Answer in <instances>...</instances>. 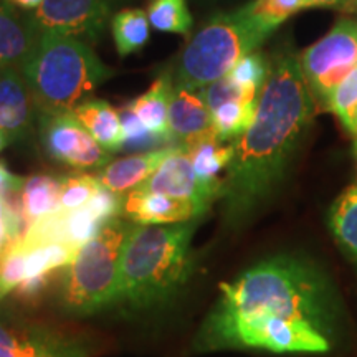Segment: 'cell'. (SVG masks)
<instances>
[{"mask_svg": "<svg viewBox=\"0 0 357 357\" xmlns=\"http://www.w3.org/2000/svg\"><path fill=\"white\" fill-rule=\"evenodd\" d=\"M316 102L300 56L284 53L270 66L253 123L238 139L222 178L223 223L238 229L273 195L314 116Z\"/></svg>", "mask_w": 357, "mask_h": 357, "instance_id": "obj_1", "label": "cell"}, {"mask_svg": "<svg viewBox=\"0 0 357 357\" xmlns=\"http://www.w3.org/2000/svg\"><path fill=\"white\" fill-rule=\"evenodd\" d=\"M270 321H301L336 331V306L328 280L311 263L278 255L257 263L230 283L205 318L195 347L227 349L235 334Z\"/></svg>", "mask_w": 357, "mask_h": 357, "instance_id": "obj_2", "label": "cell"}, {"mask_svg": "<svg viewBox=\"0 0 357 357\" xmlns=\"http://www.w3.org/2000/svg\"><path fill=\"white\" fill-rule=\"evenodd\" d=\"M197 222L134 223L124 245L118 301L146 310L171 300L194 271L190 252Z\"/></svg>", "mask_w": 357, "mask_h": 357, "instance_id": "obj_3", "label": "cell"}, {"mask_svg": "<svg viewBox=\"0 0 357 357\" xmlns=\"http://www.w3.org/2000/svg\"><path fill=\"white\" fill-rule=\"evenodd\" d=\"M114 73L88 42L60 33L42 35L22 68L40 111H71Z\"/></svg>", "mask_w": 357, "mask_h": 357, "instance_id": "obj_4", "label": "cell"}, {"mask_svg": "<svg viewBox=\"0 0 357 357\" xmlns=\"http://www.w3.org/2000/svg\"><path fill=\"white\" fill-rule=\"evenodd\" d=\"M270 33L245 7L230 13H218L192 35L181 52L174 83L197 89L205 88L229 75Z\"/></svg>", "mask_w": 357, "mask_h": 357, "instance_id": "obj_5", "label": "cell"}, {"mask_svg": "<svg viewBox=\"0 0 357 357\" xmlns=\"http://www.w3.org/2000/svg\"><path fill=\"white\" fill-rule=\"evenodd\" d=\"M132 227V222L113 218L78 250L63 287L68 310L86 314L118 303L121 258Z\"/></svg>", "mask_w": 357, "mask_h": 357, "instance_id": "obj_6", "label": "cell"}, {"mask_svg": "<svg viewBox=\"0 0 357 357\" xmlns=\"http://www.w3.org/2000/svg\"><path fill=\"white\" fill-rule=\"evenodd\" d=\"M312 100L326 109L333 93L357 66V24L342 20L300 56Z\"/></svg>", "mask_w": 357, "mask_h": 357, "instance_id": "obj_7", "label": "cell"}, {"mask_svg": "<svg viewBox=\"0 0 357 357\" xmlns=\"http://www.w3.org/2000/svg\"><path fill=\"white\" fill-rule=\"evenodd\" d=\"M38 139L45 154L60 164L79 169H102L109 153L98 144L71 111H40Z\"/></svg>", "mask_w": 357, "mask_h": 357, "instance_id": "obj_8", "label": "cell"}, {"mask_svg": "<svg viewBox=\"0 0 357 357\" xmlns=\"http://www.w3.org/2000/svg\"><path fill=\"white\" fill-rule=\"evenodd\" d=\"M29 13L30 24L40 37L60 33L100 42L111 19L109 0H43L37 10Z\"/></svg>", "mask_w": 357, "mask_h": 357, "instance_id": "obj_9", "label": "cell"}, {"mask_svg": "<svg viewBox=\"0 0 357 357\" xmlns=\"http://www.w3.org/2000/svg\"><path fill=\"white\" fill-rule=\"evenodd\" d=\"M139 189L158 192L169 197L187 200L205 213L215 200L220 199V181H204L195 172L194 164L184 147H177L169 158L160 164L158 171L151 176Z\"/></svg>", "mask_w": 357, "mask_h": 357, "instance_id": "obj_10", "label": "cell"}, {"mask_svg": "<svg viewBox=\"0 0 357 357\" xmlns=\"http://www.w3.org/2000/svg\"><path fill=\"white\" fill-rule=\"evenodd\" d=\"M40 108L24 75L17 68L0 73V131L10 142L24 141L38 124Z\"/></svg>", "mask_w": 357, "mask_h": 357, "instance_id": "obj_11", "label": "cell"}, {"mask_svg": "<svg viewBox=\"0 0 357 357\" xmlns=\"http://www.w3.org/2000/svg\"><path fill=\"white\" fill-rule=\"evenodd\" d=\"M169 131L178 147L215 132L212 111L204 100L202 89L174 83L169 106Z\"/></svg>", "mask_w": 357, "mask_h": 357, "instance_id": "obj_12", "label": "cell"}, {"mask_svg": "<svg viewBox=\"0 0 357 357\" xmlns=\"http://www.w3.org/2000/svg\"><path fill=\"white\" fill-rule=\"evenodd\" d=\"M123 215L139 225H166V223L197 220L204 213L187 200L174 199L137 187L124 195Z\"/></svg>", "mask_w": 357, "mask_h": 357, "instance_id": "obj_13", "label": "cell"}, {"mask_svg": "<svg viewBox=\"0 0 357 357\" xmlns=\"http://www.w3.org/2000/svg\"><path fill=\"white\" fill-rule=\"evenodd\" d=\"M38 42L40 35L30 24L29 13H20L19 8L0 0V65L22 71Z\"/></svg>", "mask_w": 357, "mask_h": 357, "instance_id": "obj_14", "label": "cell"}, {"mask_svg": "<svg viewBox=\"0 0 357 357\" xmlns=\"http://www.w3.org/2000/svg\"><path fill=\"white\" fill-rule=\"evenodd\" d=\"M176 149L177 147H160V149L111 160L101 169L98 178H100L101 185L108 190L126 195L128 192L144 184Z\"/></svg>", "mask_w": 357, "mask_h": 357, "instance_id": "obj_15", "label": "cell"}, {"mask_svg": "<svg viewBox=\"0 0 357 357\" xmlns=\"http://www.w3.org/2000/svg\"><path fill=\"white\" fill-rule=\"evenodd\" d=\"M71 113L78 118V121L88 129V132L95 137L98 144L108 153H116L123 149L124 132L119 119L118 109H114L108 101L98 98H86L78 102Z\"/></svg>", "mask_w": 357, "mask_h": 357, "instance_id": "obj_16", "label": "cell"}, {"mask_svg": "<svg viewBox=\"0 0 357 357\" xmlns=\"http://www.w3.org/2000/svg\"><path fill=\"white\" fill-rule=\"evenodd\" d=\"M172 91L174 75L164 73L151 84L144 95L129 102V106L134 109L142 124L149 131L160 134V136H171V131H169V106H171Z\"/></svg>", "mask_w": 357, "mask_h": 357, "instance_id": "obj_17", "label": "cell"}, {"mask_svg": "<svg viewBox=\"0 0 357 357\" xmlns=\"http://www.w3.org/2000/svg\"><path fill=\"white\" fill-rule=\"evenodd\" d=\"M184 151L189 154L197 176L204 181L213 182L220 181L218 174L229 167L234 158L235 146L234 142L220 141L215 132H211L185 144Z\"/></svg>", "mask_w": 357, "mask_h": 357, "instance_id": "obj_18", "label": "cell"}, {"mask_svg": "<svg viewBox=\"0 0 357 357\" xmlns=\"http://www.w3.org/2000/svg\"><path fill=\"white\" fill-rule=\"evenodd\" d=\"M61 178L52 176H32L25 178L20 189V204L30 223L60 211Z\"/></svg>", "mask_w": 357, "mask_h": 357, "instance_id": "obj_19", "label": "cell"}, {"mask_svg": "<svg viewBox=\"0 0 357 357\" xmlns=\"http://www.w3.org/2000/svg\"><path fill=\"white\" fill-rule=\"evenodd\" d=\"M329 227L342 252L357 265V184H352L334 200Z\"/></svg>", "mask_w": 357, "mask_h": 357, "instance_id": "obj_20", "label": "cell"}, {"mask_svg": "<svg viewBox=\"0 0 357 357\" xmlns=\"http://www.w3.org/2000/svg\"><path fill=\"white\" fill-rule=\"evenodd\" d=\"M111 32L119 56L141 52L151 38V24L141 8H124L111 19Z\"/></svg>", "mask_w": 357, "mask_h": 357, "instance_id": "obj_21", "label": "cell"}, {"mask_svg": "<svg viewBox=\"0 0 357 357\" xmlns=\"http://www.w3.org/2000/svg\"><path fill=\"white\" fill-rule=\"evenodd\" d=\"M257 106L258 100H236L213 109V128H215L218 139L223 142L238 139L253 123Z\"/></svg>", "mask_w": 357, "mask_h": 357, "instance_id": "obj_22", "label": "cell"}, {"mask_svg": "<svg viewBox=\"0 0 357 357\" xmlns=\"http://www.w3.org/2000/svg\"><path fill=\"white\" fill-rule=\"evenodd\" d=\"M146 13L151 26L159 32L189 35L194 26L185 0H151Z\"/></svg>", "mask_w": 357, "mask_h": 357, "instance_id": "obj_23", "label": "cell"}, {"mask_svg": "<svg viewBox=\"0 0 357 357\" xmlns=\"http://www.w3.org/2000/svg\"><path fill=\"white\" fill-rule=\"evenodd\" d=\"M24 247V245H22ZM25 248V247H24ZM25 280L52 273L56 268L70 265L78 250L68 243H47L33 248H25Z\"/></svg>", "mask_w": 357, "mask_h": 357, "instance_id": "obj_24", "label": "cell"}, {"mask_svg": "<svg viewBox=\"0 0 357 357\" xmlns=\"http://www.w3.org/2000/svg\"><path fill=\"white\" fill-rule=\"evenodd\" d=\"M118 113L124 132L123 149L144 151V153H147V151H154V147H159L160 149V146L176 147L169 146L174 144V139L171 136H160V134L149 131L129 105H124L123 108H119Z\"/></svg>", "mask_w": 357, "mask_h": 357, "instance_id": "obj_25", "label": "cell"}, {"mask_svg": "<svg viewBox=\"0 0 357 357\" xmlns=\"http://www.w3.org/2000/svg\"><path fill=\"white\" fill-rule=\"evenodd\" d=\"M245 8L263 29L273 32L284 20L306 7L305 0H253Z\"/></svg>", "mask_w": 357, "mask_h": 357, "instance_id": "obj_26", "label": "cell"}, {"mask_svg": "<svg viewBox=\"0 0 357 357\" xmlns=\"http://www.w3.org/2000/svg\"><path fill=\"white\" fill-rule=\"evenodd\" d=\"M100 178L89 174H75L61 178L60 211L71 212L86 205L101 189Z\"/></svg>", "mask_w": 357, "mask_h": 357, "instance_id": "obj_27", "label": "cell"}, {"mask_svg": "<svg viewBox=\"0 0 357 357\" xmlns=\"http://www.w3.org/2000/svg\"><path fill=\"white\" fill-rule=\"evenodd\" d=\"M26 250L20 240L13 242L0 253V300L19 288L25 280Z\"/></svg>", "mask_w": 357, "mask_h": 357, "instance_id": "obj_28", "label": "cell"}, {"mask_svg": "<svg viewBox=\"0 0 357 357\" xmlns=\"http://www.w3.org/2000/svg\"><path fill=\"white\" fill-rule=\"evenodd\" d=\"M202 89L204 100L211 111L217 109L218 106L225 105V102L236 101V100H258L260 98L261 89H257L253 86H243V84L236 83L234 78L229 75L222 77L217 82L207 84Z\"/></svg>", "mask_w": 357, "mask_h": 357, "instance_id": "obj_29", "label": "cell"}, {"mask_svg": "<svg viewBox=\"0 0 357 357\" xmlns=\"http://www.w3.org/2000/svg\"><path fill=\"white\" fill-rule=\"evenodd\" d=\"M101 220H98L89 208L83 207L77 211L65 212V240L66 243L79 250L84 243H88L98 231L102 229Z\"/></svg>", "mask_w": 357, "mask_h": 357, "instance_id": "obj_30", "label": "cell"}, {"mask_svg": "<svg viewBox=\"0 0 357 357\" xmlns=\"http://www.w3.org/2000/svg\"><path fill=\"white\" fill-rule=\"evenodd\" d=\"M270 63L261 53L252 52L247 56L236 63L234 68L230 70L229 77L234 78L236 83L243 84V86H253L257 89H261L263 84L266 83L268 75H270Z\"/></svg>", "mask_w": 357, "mask_h": 357, "instance_id": "obj_31", "label": "cell"}, {"mask_svg": "<svg viewBox=\"0 0 357 357\" xmlns=\"http://www.w3.org/2000/svg\"><path fill=\"white\" fill-rule=\"evenodd\" d=\"M357 106V66L351 71L349 77L342 82L333 93L331 100L324 111H331L341 119L342 123L347 121L351 111Z\"/></svg>", "mask_w": 357, "mask_h": 357, "instance_id": "obj_32", "label": "cell"}, {"mask_svg": "<svg viewBox=\"0 0 357 357\" xmlns=\"http://www.w3.org/2000/svg\"><path fill=\"white\" fill-rule=\"evenodd\" d=\"M0 357H37V347L20 339L0 321Z\"/></svg>", "mask_w": 357, "mask_h": 357, "instance_id": "obj_33", "label": "cell"}, {"mask_svg": "<svg viewBox=\"0 0 357 357\" xmlns=\"http://www.w3.org/2000/svg\"><path fill=\"white\" fill-rule=\"evenodd\" d=\"M48 283H50V273L35 276V278L22 281L19 288H17L13 293H15L22 301L35 303L45 293V289L48 288Z\"/></svg>", "mask_w": 357, "mask_h": 357, "instance_id": "obj_34", "label": "cell"}, {"mask_svg": "<svg viewBox=\"0 0 357 357\" xmlns=\"http://www.w3.org/2000/svg\"><path fill=\"white\" fill-rule=\"evenodd\" d=\"M24 182L25 178L13 176V174L8 171L3 164H0V195L10 190H20L22 185H24Z\"/></svg>", "mask_w": 357, "mask_h": 357, "instance_id": "obj_35", "label": "cell"}, {"mask_svg": "<svg viewBox=\"0 0 357 357\" xmlns=\"http://www.w3.org/2000/svg\"><path fill=\"white\" fill-rule=\"evenodd\" d=\"M10 243H13L12 231L10 227H8L6 205H2V207H0V253H2Z\"/></svg>", "mask_w": 357, "mask_h": 357, "instance_id": "obj_36", "label": "cell"}, {"mask_svg": "<svg viewBox=\"0 0 357 357\" xmlns=\"http://www.w3.org/2000/svg\"><path fill=\"white\" fill-rule=\"evenodd\" d=\"M6 3H10L15 8H20V10L25 12H33L42 6L43 0H3Z\"/></svg>", "mask_w": 357, "mask_h": 357, "instance_id": "obj_37", "label": "cell"}, {"mask_svg": "<svg viewBox=\"0 0 357 357\" xmlns=\"http://www.w3.org/2000/svg\"><path fill=\"white\" fill-rule=\"evenodd\" d=\"M344 126L349 129V131L354 134L356 136V139H357V106L354 109L351 111V114H349V118H347V121L344 123Z\"/></svg>", "mask_w": 357, "mask_h": 357, "instance_id": "obj_38", "label": "cell"}, {"mask_svg": "<svg viewBox=\"0 0 357 357\" xmlns=\"http://www.w3.org/2000/svg\"><path fill=\"white\" fill-rule=\"evenodd\" d=\"M341 0H305V7H328L336 6Z\"/></svg>", "mask_w": 357, "mask_h": 357, "instance_id": "obj_39", "label": "cell"}, {"mask_svg": "<svg viewBox=\"0 0 357 357\" xmlns=\"http://www.w3.org/2000/svg\"><path fill=\"white\" fill-rule=\"evenodd\" d=\"M8 144H10V139H8L6 134L0 131V153H2V151L6 149V147H7Z\"/></svg>", "mask_w": 357, "mask_h": 357, "instance_id": "obj_40", "label": "cell"}, {"mask_svg": "<svg viewBox=\"0 0 357 357\" xmlns=\"http://www.w3.org/2000/svg\"><path fill=\"white\" fill-rule=\"evenodd\" d=\"M2 205H3V200H2V197H0V207H2Z\"/></svg>", "mask_w": 357, "mask_h": 357, "instance_id": "obj_41", "label": "cell"}, {"mask_svg": "<svg viewBox=\"0 0 357 357\" xmlns=\"http://www.w3.org/2000/svg\"><path fill=\"white\" fill-rule=\"evenodd\" d=\"M356 158H357V139H356Z\"/></svg>", "mask_w": 357, "mask_h": 357, "instance_id": "obj_42", "label": "cell"}, {"mask_svg": "<svg viewBox=\"0 0 357 357\" xmlns=\"http://www.w3.org/2000/svg\"><path fill=\"white\" fill-rule=\"evenodd\" d=\"M2 70H3V66H2V65H0V73H2Z\"/></svg>", "mask_w": 357, "mask_h": 357, "instance_id": "obj_43", "label": "cell"}]
</instances>
